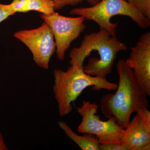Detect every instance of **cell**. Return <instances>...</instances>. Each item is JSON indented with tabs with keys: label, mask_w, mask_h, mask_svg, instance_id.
Segmentation results:
<instances>
[{
	"label": "cell",
	"mask_w": 150,
	"mask_h": 150,
	"mask_svg": "<svg viewBox=\"0 0 150 150\" xmlns=\"http://www.w3.org/2000/svg\"><path fill=\"white\" fill-rule=\"evenodd\" d=\"M98 105L96 103L84 100L81 107L77 108L81 116L82 121L78 127L79 133L88 134L96 136L100 144L121 143V138L124 129L115 121L108 119L100 120L97 114Z\"/></svg>",
	"instance_id": "5"
},
{
	"label": "cell",
	"mask_w": 150,
	"mask_h": 150,
	"mask_svg": "<svg viewBox=\"0 0 150 150\" xmlns=\"http://www.w3.org/2000/svg\"><path fill=\"white\" fill-rule=\"evenodd\" d=\"M126 1L144 16L150 19V0H127Z\"/></svg>",
	"instance_id": "12"
},
{
	"label": "cell",
	"mask_w": 150,
	"mask_h": 150,
	"mask_svg": "<svg viewBox=\"0 0 150 150\" xmlns=\"http://www.w3.org/2000/svg\"><path fill=\"white\" fill-rule=\"evenodd\" d=\"M121 142L128 150H142L150 144V127L137 114L124 129Z\"/></svg>",
	"instance_id": "9"
},
{
	"label": "cell",
	"mask_w": 150,
	"mask_h": 150,
	"mask_svg": "<svg viewBox=\"0 0 150 150\" xmlns=\"http://www.w3.org/2000/svg\"><path fill=\"white\" fill-rule=\"evenodd\" d=\"M54 76L53 92L62 117L71 112L72 103L87 88L93 86L95 91L105 89L110 91H115L118 86L117 84L110 82L106 78L87 74L83 69L76 66H71L66 71L55 70Z\"/></svg>",
	"instance_id": "3"
},
{
	"label": "cell",
	"mask_w": 150,
	"mask_h": 150,
	"mask_svg": "<svg viewBox=\"0 0 150 150\" xmlns=\"http://www.w3.org/2000/svg\"><path fill=\"white\" fill-rule=\"evenodd\" d=\"M137 114L140 116L142 121L148 126L150 127V112L148 108H145L139 110Z\"/></svg>",
	"instance_id": "16"
},
{
	"label": "cell",
	"mask_w": 150,
	"mask_h": 150,
	"mask_svg": "<svg viewBox=\"0 0 150 150\" xmlns=\"http://www.w3.org/2000/svg\"><path fill=\"white\" fill-rule=\"evenodd\" d=\"M9 5L15 13L36 11L50 16L55 13L53 0H13Z\"/></svg>",
	"instance_id": "10"
},
{
	"label": "cell",
	"mask_w": 150,
	"mask_h": 150,
	"mask_svg": "<svg viewBox=\"0 0 150 150\" xmlns=\"http://www.w3.org/2000/svg\"><path fill=\"white\" fill-rule=\"evenodd\" d=\"M8 149L5 143L2 134L0 131V150H7Z\"/></svg>",
	"instance_id": "17"
},
{
	"label": "cell",
	"mask_w": 150,
	"mask_h": 150,
	"mask_svg": "<svg viewBox=\"0 0 150 150\" xmlns=\"http://www.w3.org/2000/svg\"><path fill=\"white\" fill-rule=\"evenodd\" d=\"M15 14V13L11 8L9 4L0 3V23Z\"/></svg>",
	"instance_id": "14"
},
{
	"label": "cell",
	"mask_w": 150,
	"mask_h": 150,
	"mask_svg": "<svg viewBox=\"0 0 150 150\" xmlns=\"http://www.w3.org/2000/svg\"><path fill=\"white\" fill-rule=\"evenodd\" d=\"M127 49L116 35L100 28L98 32L86 34L80 46L72 49L70 64L83 69L89 76L106 78L112 72L118 52Z\"/></svg>",
	"instance_id": "1"
},
{
	"label": "cell",
	"mask_w": 150,
	"mask_h": 150,
	"mask_svg": "<svg viewBox=\"0 0 150 150\" xmlns=\"http://www.w3.org/2000/svg\"><path fill=\"white\" fill-rule=\"evenodd\" d=\"M126 64L132 69L141 90L150 96V32L142 34L135 46L131 47Z\"/></svg>",
	"instance_id": "8"
},
{
	"label": "cell",
	"mask_w": 150,
	"mask_h": 150,
	"mask_svg": "<svg viewBox=\"0 0 150 150\" xmlns=\"http://www.w3.org/2000/svg\"><path fill=\"white\" fill-rule=\"evenodd\" d=\"M119 82L114 94L104 95L100 101L101 112L105 117L115 121L125 129L134 112L149 107L147 96L139 86L133 71L123 59L116 64Z\"/></svg>",
	"instance_id": "2"
},
{
	"label": "cell",
	"mask_w": 150,
	"mask_h": 150,
	"mask_svg": "<svg viewBox=\"0 0 150 150\" xmlns=\"http://www.w3.org/2000/svg\"><path fill=\"white\" fill-rule=\"evenodd\" d=\"M13 36L29 48L38 67L48 69L51 56L56 51V44L52 30L45 22L37 28L19 30Z\"/></svg>",
	"instance_id": "6"
},
{
	"label": "cell",
	"mask_w": 150,
	"mask_h": 150,
	"mask_svg": "<svg viewBox=\"0 0 150 150\" xmlns=\"http://www.w3.org/2000/svg\"><path fill=\"white\" fill-rule=\"evenodd\" d=\"M58 125L67 137L73 141L82 150H100V143L93 135L85 134L80 136L75 133L66 122L59 121Z\"/></svg>",
	"instance_id": "11"
},
{
	"label": "cell",
	"mask_w": 150,
	"mask_h": 150,
	"mask_svg": "<svg viewBox=\"0 0 150 150\" xmlns=\"http://www.w3.org/2000/svg\"><path fill=\"white\" fill-rule=\"evenodd\" d=\"M100 150H128L126 146L122 143L119 144H100Z\"/></svg>",
	"instance_id": "15"
},
{
	"label": "cell",
	"mask_w": 150,
	"mask_h": 150,
	"mask_svg": "<svg viewBox=\"0 0 150 150\" xmlns=\"http://www.w3.org/2000/svg\"><path fill=\"white\" fill-rule=\"evenodd\" d=\"M69 13L83 16L88 21L95 22L100 28L107 30L112 35H116L118 26V23L110 22V18L115 16L129 17L142 29H146L150 25V19L125 0H100L95 5L73 9Z\"/></svg>",
	"instance_id": "4"
},
{
	"label": "cell",
	"mask_w": 150,
	"mask_h": 150,
	"mask_svg": "<svg viewBox=\"0 0 150 150\" xmlns=\"http://www.w3.org/2000/svg\"><path fill=\"white\" fill-rule=\"evenodd\" d=\"M40 17L50 27L56 44V55L59 60L64 61L66 53L71 43L79 37L86 29L83 16L68 17L55 12L50 16L43 14Z\"/></svg>",
	"instance_id": "7"
},
{
	"label": "cell",
	"mask_w": 150,
	"mask_h": 150,
	"mask_svg": "<svg viewBox=\"0 0 150 150\" xmlns=\"http://www.w3.org/2000/svg\"><path fill=\"white\" fill-rule=\"evenodd\" d=\"M55 11L58 10L67 6H75L86 1L92 6L95 5L100 0H53Z\"/></svg>",
	"instance_id": "13"
}]
</instances>
